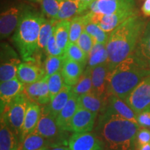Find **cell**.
I'll list each match as a JSON object with an SVG mask.
<instances>
[{
  "mask_svg": "<svg viewBox=\"0 0 150 150\" xmlns=\"http://www.w3.org/2000/svg\"><path fill=\"white\" fill-rule=\"evenodd\" d=\"M146 24V20L137 12L110 33L106 43L108 72L132 55Z\"/></svg>",
  "mask_w": 150,
  "mask_h": 150,
  "instance_id": "1",
  "label": "cell"
},
{
  "mask_svg": "<svg viewBox=\"0 0 150 150\" xmlns=\"http://www.w3.org/2000/svg\"><path fill=\"white\" fill-rule=\"evenodd\" d=\"M140 128L138 124L103 110L99 116L96 131L106 150H135Z\"/></svg>",
  "mask_w": 150,
  "mask_h": 150,
  "instance_id": "2",
  "label": "cell"
},
{
  "mask_svg": "<svg viewBox=\"0 0 150 150\" xmlns=\"http://www.w3.org/2000/svg\"><path fill=\"white\" fill-rule=\"evenodd\" d=\"M150 75V69L138 63L134 54L108 72L107 95H115L126 100L146 77Z\"/></svg>",
  "mask_w": 150,
  "mask_h": 150,
  "instance_id": "3",
  "label": "cell"
},
{
  "mask_svg": "<svg viewBox=\"0 0 150 150\" xmlns=\"http://www.w3.org/2000/svg\"><path fill=\"white\" fill-rule=\"evenodd\" d=\"M46 18L42 13L33 10L29 6L23 13L13 41L24 62L35 60L40 27Z\"/></svg>",
  "mask_w": 150,
  "mask_h": 150,
  "instance_id": "4",
  "label": "cell"
},
{
  "mask_svg": "<svg viewBox=\"0 0 150 150\" xmlns=\"http://www.w3.org/2000/svg\"><path fill=\"white\" fill-rule=\"evenodd\" d=\"M31 101L23 92L1 112V116L4 118L7 125L17 136L18 140L21 134L28 104Z\"/></svg>",
  "mask_w": 150,
  "mask_h": 150,
  "instance_id": "5",
  "label": "cell"
},
{
  "mask_svg": "<svg viewBox=\"0 0 150 150\" xmlns=\"http://www.w3.org/2000/svg\"><path fill=\"white\" fill-rule=\"evenodd\" d=\"M34 132L54 142L57 146L66 144L65 136L68 131L62 130L58 126L56 118L52 115L46 105L41 106L40 117Z\"/></svg>",
  "mask_w": 150,
  "mask_h": 150,
  "instance_id": "6",
  "label": "cell"
},
{
  "mask_svg": "<svg viewBox=\"0 0 150 150\" xmlns=\"http://www.w3.org/2000/svg\"><path fill=\"white\" fill-rule=\"evenodd\" d=\"M27 5L14 2L5 6L0 15V37L5 39L16 31Z\"/></svg>",
  "mask_w": 150,
  "mask_h": 150,
  "instance_id": "7",
  "label": "cell"
},
{
  "mask_svg": "<svg viewBox=\"0 0 150 150\" xmlns=\"http://www.w3.org/2000/svg\"><path fill=\"white\" fill-rule=\"evenodd\" d=\"M20 64L21 61L13 49L6 43H1L0 82L1 83L17 78L18 67Z\"/></svg>",
  "mask_w": 150,
  "mask_h": 150,
  "instance_id": "8",
  "label": "cell"
},
{
  "mask_svg": "<svg viewBox=\"0 0 150 150\" xmlns=\"http://www.w3.org/2000/svg\"><path fill=\"white\" fill-rule=\"evenodd\" d=\"M138 12V11H125L114 14L104 15L93 13L88 11L86 13L85 17L88 22H91L97 24L104 31L108 33H111L118 26L125 21L127 19L130 18L133 15Z\"/></svg>",
  "mask_w": 150,
  "mask_h": 150,
  "instance_id": "9",
  "label": "cell"
},
{
  "mask_svg": "<svg viewBox=\"0 0 150 150\" xmlns=\"http://www.w3.org/2000/svg\"><path fill=\"white\" fill-rule=\"evenodd\" d=\"M136 10L134 0H95L88 11L93 13L109 15Z\"/></svg>",
  "mask_w": 150,
  "mask_h": 150,
  "instance_id": "10",
  "label": "cell"
},
{
  "mask_svg": "<svg viewBox=\"0 0 150 150\" xmlns=\"http://www.w3.org/2000/svg\"><path fill=\"white\" fill-rule=\"evenodd\" d=\"M68 147L71 150H104V142L95 133L73 134L69 137Z\"/></svg>",
  "mask_w": 150,
  "mask_h": 150,
  "instance_id": "11",
  "label": "cell"
},
{
  "mask_svg": "<svg viewBox=\"0 0 150 150\" xmlns=\"http://www.w3.org/2000/svg\"><path fill=\"white\" fill-rule=\"evenodd\" d=\"M125 101L137 115L150 106V75L137 86Z\"/></svg>",
  "mask_w": 150,
  "mask_h": 150,
  "instance_id": "12",
  "label": "cell"
},
{
  "mask_svg": "<svg viewBox=\"0 0 150 150\" xmlns=\"http://www.w3.org/2000/svg\"><path fill=\"white\" fill-rule=\"evenodd\" d=\"M45 76V70L39 59L25 61L19 65L17 78L24 84L32 83Z\"/></svg>",
  "mask_w": 150,
  "mask_h": 150,
  "instance_id": "13",
  "label": "cell"
},
{
  "mask_svg": "<svg viewBox=\"0 0 150 150\" xmlns=\"http://www.w3.org/2000/svg\"><path fill=\"white\" fill-rule=\"evenodd\" d=\"M97 114L78 108L70 122L69 131L74 134L91 132L95 126Z\"/></svg>",
  "mask_w": 150,
  "mask_h": 150,
  "instance_id": "14",
  "label": "cell"
},
{
  "mask_svg": "<svg viewBox=\"0 0 150 150\" xmlns=\"http://www.w3.org/2000/svg\"><path fill=\"white\" fill-rule=\"evenodd\" d=\"M24 93L29 101L37 103L40 106L47 105L51 102L47 78L45 76L34 83L24 84Z\"/></svg>",
  "mask_w": 150,
  "mask_h": 150,
  "instance_id": "15",
  "label": "cell"
},
{
  "mask_svg": "<svg viewBox=\"0 0 150 150\" xmlns=\"http://www.w3.org/2000/svg\"><path fill=\"white\" fill-rule=\"evenodd\" d=\"M24 89V84L18 78L1 82L0 84L1 112H2L19 95L23 93Z\"/></svg>",
  "mask_w": 150,
  "mask_h": 150,
  "instance_id": "16",
  "label": "cell"
},
{
  "mask_svg": "<svg viewBox=\"0 0 150 150\" xmlns=\"http://www.w3.org/2000/svg\"><path fill=\"white\" fill-rule=\"evenodd\" d=\"M103 110H107L117 114L125 119L138 124L136 112L129 106L126 101L115 95L108 96L107 103Z\"/></svg>",
  "mask_w": 150,
  "mask_h": 150,
  "instance_id": "17",
  "label": "cell"
},
{
  "mask_svg": "<svg viewBox=\"0 0 150 150\" xmlns=\"http://www.w3.org/2000/svg\"><path fill=\"white\" fill-rule=\"evenodd\" d=\"M41 114L40 105L35 102H30L28 104L27 112L22 128L19 142L20 144L25 139L28 135L33 133L36 129Z\"/></svg>",
  "mask_w": 150,
  "mask_h": 150,
  "instance_id": "18",
  "label": "cell"
},
{
  "mask_svg": "<svg viewBox=\"0 0 150 150\" xmlns=\"http://www.w3.org/2000/svg\"><path fill=\"white\" fill-rule=\"evenodd\" d=\"M133 54L140 65L150 69V20L147 22Z\"/></svg>",
  "mask_w": 150,
  "mask_h": 150,
  "instance_id": "19",
  "label": "cell"
},
{
  "mask_svg": "<svg viewBox=\"0 0 150 150\" xmlns=\"http://www.w3.org/2000/svg\"><path fill=\"white\" fill-rule=\"evenodd\" d=\"M108 67L107 63L94 67L91 70L93 92L99 97L108 98L107 76Z\"/></svg>",
  "mask_w": 150,
  "mask_h": 150,
  "instance_id": "20",
  "label": "cell"
},
{
  "mask_svg": "<svg viewBox=\"0 0 150 150\" xmlns=\"http://www.w3.org/2000/svg\"><path fill=\"white\" fill-rule=\"evenodd\" d=\"M85 69L86 67L81 63L65 58L61 70L65 83L72 87L74 86L78 82Z\"/></svg>",
  "mask_w": 150,
  "mask_h": 150,
  "instance_id": "21",
  "label": "cell"
},
{
  "mask_svg": "<svg viewBox=\"0 0 150 150\" xmlns=\"http://www.w3.org/2000/svg\"><path fill=\"white\" fill-rule=\"evenodd\" d=\"M107 99L108 98H102L91 92L78 97V106L98 115L104 109Z\"/></svg>",
  "mask_w": 150,
  "mask_h": 150,
  "instance_id": "22",
  "label": "cell"
},
{
  "mask_svg": "<svg viewBox=\"0 0 150 150\" xmlns=\"http://www.w3.org/2000/svg\"><path fill=\"white\" fill-rule=\"evenodd\" d=\"M78 108V97L74 94H72L67 104L56 118L58 126L62 130L70 132L69 127H70V122Z\"/></svg>",
  "mask_w": 150,
  "mask_h": 150,
  "instance_id": "23",
  "label": "cell"
},
{
  "mask_svg": "<svg viewBox=\"0 0 150 150\" xmlns=\"http://www.w3.org/2000/svg\"><path fill=\"white\" fill-rule=\"evenodd\" d=\"M56 144L37 133H33L26 137L20 144L19 150H41L56 147Z\"/></svg>",
  "mask_w": 150,
  "mask_h": 150,
  "instance_id": "24",
  "label": "cell"
},
{
  "mask_svg": "<svg viewBox=\"0 0 150 150\" xmlns=\"http://www.w3.org/2000/svg\"><path fill=\"white\" fill-rule=\"evenodd\" d=\"M86 10L79 0H60V9L57 20H72L81 16Z\"/></svg>",
  "mask_w": 150,
  "mask_h": 150,
  "instance_id": "25",
  "label": "cell"
},
{
  "mask_svg": "<svg viewBox=\"0 0 150 150\" xmlns=\"http://www.w3.org/2000/svg\"><path fill=\"white\" fill-rule=\"evenodd\" d=\"M20 142L3 116L0 123V150H19Z\"/></svg>",
  "mask_w": 150,
  "mask_h": 150,
  "instance_id": "26",
  "label": "cell"
},
{
  "mask_svg": "<svg viewBox=\"0 0 150 150\" xmlns=\"http://www.w3.org/2000/svg\"><path fill=\"white\" fill-rule=\"evenodd\" d=\"M72 94V86L65 84L61 91L52 99L50 104L46 105L53 117L56 118L59 112L67 104Z\"/></svg>",
  "mask_w": 150,
  "mask_h": 150,
  "instance_id": "27",
  "label": "cell"
},
{
  "mask_svg": "<svg viewBox=\"0 0 150 150\" xmlns=\"http://www.w3.org/2000/svg\"><path fill=\"white\" fill-rule=\"evenodd\" d=\"M108 59V54L106 49V44L95 43L88 57L86 67L92 70L98 65L107 63Z\"/></svg>",
  "mask_w": 150,
  "mask_h": 150,
  "instance_id": "28",
  "label": "cell"
},
{
  "mask_svg": "<svg viewBox=\"0 0 150 150\" xmlns=\"http://www.w3.org/2000/svg\"><path fill=\"white\" fill-rule=\"evenodd\" d=\"M59 22V20L54 19L46 18L42 26L40 27V33H39L38 40V54L43 51H45V49L47 42L50 37L54 32L56 24Z\"/></svg>",
  "mask_w": 150,
  "mask_h": 150,
  "instance_id": "29",
  "label": "cell"
},
{
  "mask_svg": "<svg viewBox=\"0 0 150 150\" xmlns=\"http://www.w3.org/2000/svg\"><path fill=\"white\" fill-rule=\"evenodd\" d=\"M70 20H60L54 29L56 43L65 54V52L70 43Z\"/></svg>",
  "mask_w": 150,
  "mask_h": 150,
  "instance_id": "30",
  "label": "cell"
},
{
  "mask_svg": "<svg viewBox=\"0 0 150 150\" xmlns=\"http://www.w3.org/2000/svg\"><path fill=\"white\" fill-rule=\"evenodd\" d=\"M72 92L77 97L93 92L91 69L86 67L77 83L72 87Z\"/></svg>",
  "mask_w": 150,
  "mask_h": 150,
  "instance_id": "31",
  "label": "cell"
},
{
  "mask_svg": "<svg viewBox=\"0 0 150 150\" xmlns=\"http://www.w3.org/2000/svg\"><path fill=\"white\" fill-rule=\"evenodd\" d=\"M87 21L85 15L74 17L70 20V43L76 42L79 38L83 33Z\"/></svg>",
  "mask_w": 150,
  "mask_h": 150,
  "instance_id": "32",
  "label": "cell"
},
{
  "mask_svg": "<svg viewBox=\"0 0 150 150\" xmlns=\"http://www.w3.org/2000/svg\"><path fill=\"white\" fill-rule=\"evenodd\" d=\"M64 55L67 59L79 63L86 67L87 66L88 56L76 42L69 43Z\"/></svg>",
  "mask_w": 150,
  "mask_h": 150,
  "instance_id": "33",
  "label": "cell"
},
{
  "mask_svg": "<svg viewBox=\"0 0 150 150\" xmlns=\"http://www.w3.org/2000/svg\"><path fill=\"white\" fill-rule=\"evenodd\" d=\"M85 30L93 38L95 43L106 44L110 36V33L106 32L97 24L93 22H88L85 27Z\"/></svg>",
  "mask_w": 150,
  "mask_h": 150,
  "instance_id": "34",
  "label": "cell"
},
{
  "mask_svg": "<svg viewBox=\"0 0 150 150\" xmlns=\"http://www.w3.org/2000/svg\"><path fill=\"white\" fill-rule=\"evenodd\" d=\"M65 59V55L59 56H48L44 64V68L45 70V77L48 78L51 75L61 71Z\"/></svg>",
  "mask_w": 150,
  "mask_h": 150,
  "instance_id": "35",
  "label": "cell"
},
{
  "mask_svg": "<svg viewBox=\"0 0 150 150\" xmlns=\"http://www.w3.org/2000/svg\"><path fill=\"white\" fill-rule=\"evenodd\" d=\"M40 3L42 13L47 18L57 20L60 9V0H40Z\"/></svg>",
  "mask_w": 150,
  "mask_h": 150,
  "instance_id": "36",
  "label": "cell"
},
{
  "mask_svg": "<svg viewBox=\"0 0 150 150\" xmlns=\"http://www.w3.org/2000/svg\"><path fill=\"white\" fill-rule=\"evenodd\" d=\"M47 83L49 91H50V99L52 100L61 91L65 84L61 71L49 76L47 78Z\"/></svg>",
  "mask_w": 150,
  "mask_h": 150,
  "instance_id": "37",
  "label": "cell"
},
{
  "mask_svg": "<svg viewBox=\"0 0 150 150\" xmlns=\"http://www.w3.org/2000/svg\"><path fill=\"white\" fill-rule=\"evenodd\" d=\"M76 43L83 50V52L86 54V56L88 57L90 52H91L92 49L95 45V41H94L93 38L86 32L85 29L81 33V35H80V37L79 38Z\"/></svg>",
  "mask_w": 150,
  "mask_h": 150,
  "instance_id": "38",
  "label": "cell"
},
{
  "mask_svg": "<svg viewBox=\"0 0 150 150\" xmlns=\"http://www.w3.org/2000/svg\"><path fill=\"white\" fill-rule=\"evenodd\" d=\"M45 52L47 54V56H59L64 55V53L60 49L59 47L58 46L57 43H56L54 32L48 41L45 49Z\"/></svg>",
  "mask_w": 150,
  "mask_h": 150,
  "instance_id": "39",
  "label": "cell"
},
{
  "mask_svg": "<svg viewBox=\"0 0 150 150\" xmlns=\"http://www.w3.org/2000/svg\"><path fill=\"white\" fill-rule=\"evenodd\" d=\"M138 125L142 128H150V106L137 115Z\"/></svg>",
  "mask_w": 150,
  "mask_h": 150,
  "instance_id": "40",
  "label": "cell"
},
{
  "mask_svg": "<svg viewBox=\"0 0 150 150\" xmlns=\"http://www.w3.org/2000/svg\"><path fill=\"white\" fill-rule=\"evenodd\" d=\"M139 129L136 136V144L139 146L150 143V131L147 128Z\"/></svg>",
  "mask_w": 150,
  "mask_h": 150,
  "instance_id": "41",
  "label": "cell"
},
{
  "mask_svg": "<svg viewBox=\"0 0 150 150\" xmlns=\"http://www.w3.org/2000/svg\"><path fill=\"white\" fill-rule=\"evenodd\" d=\"M141 10L145 16H150V0H145L142 6Z\"/></svg>",
  "mask_w": 150,
  "mask_h": 150,
  "instance_id": "42",
  "label": "cell"
},
{
  "mask_svg": "<svg viewBox=\"0 0 150 150\" xmlns=\"http://www.w3.org/2000/svg\"><path fill=\"white\" fill-rule=\"evenodd\" d=\"M81 3L82 4V5L83 6V7L85 8L86 11H88L91 6V5L92 4V3L93 1H95V0H79Z\"/></svg>",
  "mask_w": 150,
  "mask_h": 150,
  "instance_id": "43",
  "label": "cell"
},
{
  "mask_svg": "<svg viewBox=\"0 0 150 150\" xmlns=\"http://www.w3.org/2000/svg\"><path fill=\"white\" fill-rule=\"evenodd\" d=\"M46 150H71L68 146H56V147H53L51 148H49Z\"/></svg>",
  "mask_w": 150,
  "mask_h": 150,
  "instance_id": "44",
  "label": "cell"
},
{
  "mask_svg": "<svg viewBox=\"0 0 150 150\" xmlns=\"http://www.w3.org/2000/svg\"><path fill=\"white\" fill-rule=\"evenodd\" d=\"M139 150H150V143L139 146Z\"/></svg>",
  "mask_w": 150,
  "mask_h": 150,
  "instance_id": "45",
  "label": "cell"
},
{
  "mask_svg": "<svg viewBox=\"0 0 150 150\" xmlns=\"http://www.w3.org/2000/svg\"><path fill=\"white\" fill-rule=\"evenodd\" d=\"M29 1H32V2H40V0H29Z\"/></svg>",
  "mask_w": 150,
  "mask_h": 150,
  "instance_id": "46",
  "label": "cell"
},
{
  "mask_svg": "<svg viewBox=\"0 0 150 150\" xmlns=\"http://www.w3.org/2000/svg\"><path fill=\"white\" fill-rule=\"evenodd\" d=\"M41 150H46V149H41Z\"/></svg>",
  "mask_w": 150,
  "mask_h": 150,
  "instance_id": "47",
  "label": "cell"
},
{
  "mask_svg": "<svg viewBox=\"0 0 150 150\" xmlns=\"http://www.w3.org/2000/svg\"><path fill=\"white\" fill-rule=\"evenodd\" d=\"M104 150H106V149H104Z\"/></svg>",
  "mask_w": 150,
  "mask_h": 150,
  "instance_id": "48",
  "label": "cell"
}]
</instances>
